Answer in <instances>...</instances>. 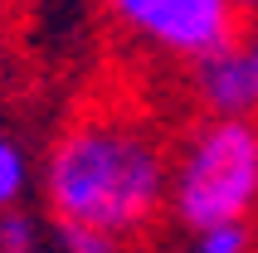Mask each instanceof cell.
<instances>
[{
  "instance_id": "6da1fadb",
  "label": "cell",
  "mask_w": 258,
  "mask_h": 253,
  "mask_svg": "<svg viewBox=\"0 0 258 253\" xmlns=\"http://www.w3.org/2000/svg\"><path fill=\"white\" fill-rule=\"evenodd\" d=\"M44 195L54 224H88L117 243L142 239L171 210L166 146L142 122H73L49 151Z\"/></svg>"
},
{
  "instance_id": "7a4b0ae2",
  "label": "cell",
  "mask_w": 258,
  "mask_h": 253,
  "mask_svg": "<svg viewBox=\"0 0 258 253\" xmlns=\"http://www.w3.org/2000/svg\"><path fill=\"white\" fill-rule=\"evenodd\" d=\"M258 205V126L248 117H215L190 137L171 170V214L195 229L248 219Z\"/></svg>"
},
{
  "instance_id": "3957f363",
  "label": "cell",
  "mask_w": 258,
  "mask_h": 253,
  "mask_svg": "<svg viewBox=\"0 0 258 253\" xmlns=\"http://www.w3.org/2000/svg\"><path fill=\"white\" fill-rule=\"evenodd\" d=\"M107 10L132 29L171 54H205L215 44H229L244 34L239 0H107Z\"/></svg>"
},
{
  "instance_id": "277c9868",
  "label": "cell",
  "mask_w": 258,
  "mask_h": 253,
  "mask_svg": "<svg viewBox=\"0 0 258 253\" xmlns=\"http://www.w3.org/2000/svg\"><path fill=\"white\" fill-rule=\"evenodd\" d=\"M195 93L215 117H248L258 112V64L248 54V39L215 44L195 54Z\"/></svg>"
},
{
  "instance_id": "5b68a950",
  "label": "cell",
  "mask_w": 258,
  "mask_h": 253,
  "mask_svg": "<svg viewBox=\"0 0 258 253\" xmlns=\"http://www.w3.org/2000/svg\"><path fill=\"white\" fill-rule=\"evenodd\" d=\"M195 253H253V229H248V219L195 229Z\"/></svg>"
},
{
  "instance_id": "8992f818",
  "label": "cell",
  "mask_w": 258,
  "mask_h": 253,
  "mask_svg": "<svg viewBox=\"0 0 258 253\" xmlns=\"http://www.w3.org/2000/svg\"><path fill=\"white\" fill-rule=\"evenodd\" d=\"M25 180H29L25 151H20L15 141H5V137H0V210L20 205V195H25Z\"/></svg>"
},
{
  "instance_id": "52a82bcc",
  "label": "cell",
  "mask_w": 258,
  "mask_h": 253,
  "mask_svg": "<svg viewBox=\"0 0 258 253\" xmlns=\"http://www.w3.org/2000/svg\"><path fill=\"white\" fill-rule=\"evenodd\" d=\"M58 243H63V253H122L117 239H107L102 229H88V224H58Z\"/></svg>"
},
{
  "instance_id": "ba28073f",
  "label": "cell",
  "mask_w": 258,
  "mask_h": 253,
  "mask_svg": "<svg viewBox=\"0 0 258 253\" xmlns=\"http://www.w3.org/2000/svg\"><path fill=\"white\" fill-rule=\"evenodd\" d=\"M34 243V219L25 210H0V248H29Z\"/></svg>"
},
{
  "instance_id": "9c48e42d",
  "label": "cell",
  "mask_w": 258,
  "mask_h": 253,
  "mask_svg": "<svg viewBox=\"0 0 258 253\" xmlns=\"http://www.w3.org/2000/svg\"><path fill=\"white\" fill-rule=\"evenodd\" d=\"M248 54H253V64H258V29L248 34Z\"/></svg>"
},
{
  "instance_id": "30bf717a",
  "label": "cell",
  "mask_w": 258,
  "mask_h": 253,
  "mask_svg": "<svg viewBox=\"0 0 258 253\" xmlns=\"http://www.w3.org/2000/svg\"><path fill=\"white\" fill-rule=\"evenodd\" d=\"M239 10H258V0H239Z\"/></svg>"
},
{
  "instance_id": "8fae6325",
  "label": "cell",
  "mask_w": 258,
  "mask_h": 253,
  "mask_svg": "<svg viewBox=\"0 0 258 253\" xmlns=\"http://www.w3.org/2000/svg\"><path fill=\"white\" fill-rule=\"evenodd\" d=\"M0 253H29V248H0Z\"/></svg>"
}]
</instances>
